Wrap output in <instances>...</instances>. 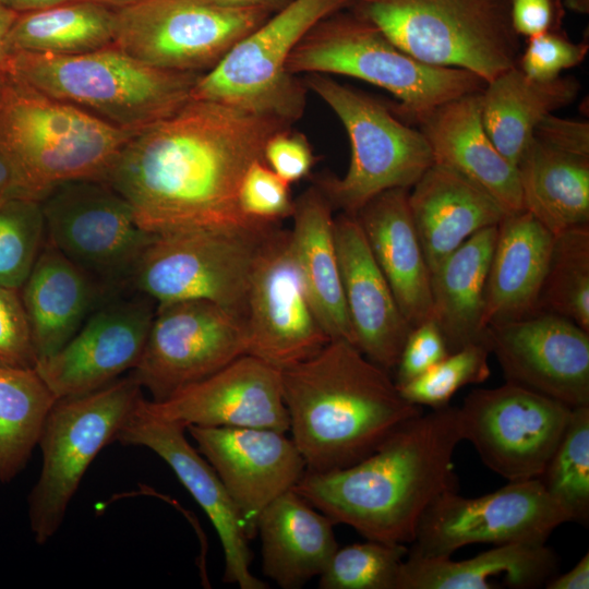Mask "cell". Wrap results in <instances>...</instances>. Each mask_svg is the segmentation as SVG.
I'll return each instance as SVG.
<instances>
[{"label": "cell", "mask_w": 589, "mask_h": 589, "mask_svg": "<svg viewBox=\"0 0 589 589\" xmlns=\"http://www.w3.org/2000/svg\"><path fill=\"white\" fill-rule=\"evenodd\" d=\"M264 163L289 184L306 177L314 164L313 148L303 133L290 128L273 134L263 152Z\"/></svg>", "instance_id": "f6af8a7d"}, {"label": "cell", "mask_w": 589, "mask_h": 589, "mask_svg": "<svg viewBox=\"0 0 589 589\" xmlns=\"http://www.w3.org/2000/svg\"><path fill=\"white\" fill-rule=\"evenodd\" d=\"M287 70L293 75L362 80L394 95L401 111L417 122L445 103L481 92L486 84L469 71L414 59L352 11H339L315 24L292 50Z\"/></svg>", "instance_id": "8992f818"}, {"label": "cell", "mask_w": 589, "mask_h": 589, "mask_svg": "<svg viewBox=\"0 0 589 589\" xmlns=\"http://www.w3.org/2000/svg\"><path fill=\"white\" fill-rule=\"evenodd\" d=\"M92 1L103 3L105 5H108V7L112 8V9H120V8H124V7L137 3V2H140L142 0H92Z\"/></svg>", "instance_id": "9f6ffc18"}, {"label": "cell", "mask_w": 589, "mask_h": 589, "mask_svg": "<svg viewBox=\"0 0 589 589\" xmlns=\"http://www.w3.org/2000/svg\"><path fill=\"white\" fill-rule=\"evenodd\" d=\"M136 132L46 95L10 72L0 95V145L40 201L64 182H104Z\"/></svg>", "instance_id": "277c9868"}, {"label": "cell", "mask_w": 589, "mask_h": 589, "mask_svg": "<svg viewBox=\"0 0 589 589\" xmlns=\"http://www.w3.org/2000/svg\"><path fill=\"white\" fill-rule=\"evenodd\" d=\"M155 309L151 298L133 290L107 296L75 335L35 369L57 398L99 389L136 365Z\"/></svg>", "instance_id": "ac0fdd59"}, {"label": "cell", "mask_w": 589, "mask_h": 589, "mask_svg": "<svg viewBox=\"0 0 589 589\" xmlns=\"http://www.w3.org/2000/svg\"><path fill=\"white\" fill-rule=\"evenodd\" d=\"M352 0H292L237 41L195 83L191 98L217 101L293 124L305 110L308 88L287 70L302 37Z\"/></svg>", "instance_id": "30bf717a"}, {"label": "cell", "mask_w": 589, "mask_h": 589, "mask_svg": "<svg viewBox=\"0 0 589 589\" xmlns=\"http://www.w3.org/2000/svg\"><path fill=\"white\" fill-rule=\"evenodd\" d=\"M333 212L329 201L314 183L294 199L290 251L329 339H342L353 345L335 244Z\"/></svg>", "instance_id": "f546056e"}, {"label": "cell", "mask_w": 589, "mask_h": 589, "mask_svg": "<svg viewBox=\"0 0 589 589\" xmlns=\"http://www.w3.org/2000/svg\"><path fill=\"white\" fill-rule=\"evenodd\" d=\"M484 341L510 382L572 408L589 406V332L538 311L486 327Z\"/></svg>", "instance_id": "d6986e66"}, {"label": "cell", "mask_w": 589, "mask_h": 589, "mask_svg": "<svg viewBox=\"0 0 589 589\" xmlns=\"http://www.w3.org/2000/svg\"><path fill=\"white\" fill-rule=\"evenodd\" d=\"M516 167L522 209L550 232L589 225V156L532 136Z\"/></svg>", "instance_id": "836d02e7"}, {"label": "cell", "mask_w": 589, "mask_h": 589, "mask_svg": "<svg viewBox=\"0 0 589 589\" xmlns=\"http://www.w3.org/2000/svg\"><path fill=\"white\" fill-rule=\"evenodd\" d=\"M334 236L353 345L381 368L395 369L412 326L373 257L356 215L335 216Z\"/></svg>", "instance_id": "603a6c76"}, {"label": "cell", "mask_w": 589, "mask_h": 589, "mask_svg": "<svg viewBox=\"0 0 589 589\" xmlns=\"http://www.w3.org/2000/svg\"><path fill=\"white\" fill-rule=\"evenodd\" d=\"M240 512L250 538L261 510L292 490L306 471L291 437L264 428H187Z\"/></svg>", "instance_id": "44dd1931"}, {"label": "cell", "mask_w": 589, "mask_h": 589, "mask_svg": "<svg viewBox=\"0 0 589 589\" xmlns=\"http://www.w3.org/2000/svg\"><path fill=\"white\" fill-rule=\"evenodd\" d=\"M589 50L587 41L574 43L561 29L528 37L517 67L531 80L551 81L577 67Z\"/></svg>", "instance_id": "7bdbcfd3"}, {"label": "cell", "mask_w": 589, "mask_h": 589, "mask_svg": "<svg viewBox=\"0 0 589 589\" xmlns=\"http://www.w3.org/2000/svg\"><path fill=\"white\" fill-rule=\"evenodd\" d=\"M243 324L247 354L279 371L312 357L330 340L292 259L289 230L280 226L256 257Z\"/></svg>", "instance_id": "e0dca14e"}, {"label": "cell", "mask_w": 589, "mask_h": 589, "mask_svg": "<svg viewBox=\"0 0 589 589\" xmlns=\"http://www.w3.org/2000/svg\"><path fill=\"white\" fill-rule=\"evenodd\" d=\"M213 4L228 9H263L275 13L292 0H206Z\"/></svg>", "instance_id": "f5cc1de1"}, {"label": "cell", "mask_w": 589, "mask_h": 589, "mask_svg": "<svg viewBox=\"0 0 589 589\" xmlns=\"http://www.w3.org/2000/svg\"><path fill=\"white\" fill-rule=\"evenodd\" d=\"M302 80L334 111L350 142L346 173L314 180L334 211L354 215L386 190L410 189L434 163L423 133L402 123L381 101L326 74Z\"/></svg>", "instance_id": "9c48e42d"}, {"label": "cell", "mask_w": 589, "mask_h": 589, "mask_svg": "<svg viewBox=\"0 0 589 589\" xmlns=\"http://www.w3.org/2000/svg\"><path fill=\"white\" fill-rule=\"evenodd\" d=\"M0 365L35 368L36 357L20 291L0 285Z\"/></svg>", "instance_id": "ee69618b"}, {"label": "cell", "mask_w": 589, "mask_h": 589, "mask_svg": "<svg viewBox=\"0 0 589 589\" xmlns=\"http://www.w3.org/2000/svg\"><path fill=\"white\" fill-rule=\"evenodd\" d=\"M115 11V46L151 67L199 74L273 14L206 0H142Z\"/></svg>", "instance_id": "4fadbf2b"}, {"label": "cell", "mask_w": 589, "mask_h": 589, "mask_svg": "<svg viewBox=\"0 0 589 589\" xmlns=\"http://www.w3.org/2000/svg\"><path fill=\"white\" fill-rule=\"evenodd\" d=\"M142 406L148 413L185 428L239 426L289 431L280 371L251 354L239 357L163 400L143 397Z\"/></svg>", "instance_id": "7402d4cb"}, {"label": "cell", "mask_w": 589, "mask_h": 589, "mask_svg": "<svg viewBox=\"0 0 589 589\" xmlns=\"http://www.w3.org/2000/svg\"><path fill=\"white\" fill-rule=\"evenodd\" d=\"M540 481L574 521L589 517V406L573 408L567 428Z\"/></svg>", "instance_id": "74e56055"}, {"label": "cell", "mask_w": 589, "mask_h": 589, "mask_svg": "<svg viewBox=\"0 0 589 589\" xmlns=\"http://www.w3.org/2000/svg\"><path fill=\"white\" fill-rule=\"evenodd\" d=\"M557 558L545 544L509 543L462 560L407 555L397 589H531L555 576Z\"/></svg>", "instance_id": "4dcf8cb0"}, {"label": "cell", "mask_w": 589, "mask_h": 589, "mask_svg": "<svg viewBox=\"0 0 589 589\" xmlns=\"http://www.w3.org/2000/svg\"><path fill=\"white\" fill-rule=\"evenodd\" d=\"M350 7L423 63L462 69L485 83L518 63L509 0H352Z\"/></svg>", "instance_id": "52a82bcc"}, {"label": "cell", "mask_w": 589, "mask_h": 589, "mask_svg": "<svg viewBox=\"0 0 589 589\" xmlns=\"http://www.w3.org/2000/svg\"><path fill=\"white\" fill-rule=\"evenodd\" d=\"M19 291L36 363L59 351L108 296L47 238Z\"/></svg>", "instance_id": "4316f807"}, {"label": "cell", "mask_w": 589, "mask_h": 589, "mask_svg": "<svg viewBox=\"0 0 589 589\" xmlns=\"http://www.w3.org/2000/svg\"><path fill=\"white\" fill-rule=\"evenodd\" d=\"M280 223L196 228L155 233L129 290L156 304L206 300L244 317L251 275L260 250Z\"/></svg>", "instance_id": "ba28073f"}, {"label": "cell", "mask_w": 589, "mask_h": 589, "mask_svg": "<svg viewBox=\"0 0 589 589\" xmlns=\"http://www.w3.org/2000/svg\"><path fill=\"white\" fill-rule=\"evenodd\" d=\"M408 205L430 273L470 237L497 226L508 214L484 190L438 163L409 189Z\"/></svg>", "instance_id": "d4e9b609"}, {"label": "cell", "mask_w": 589, "mask_h": 589, "mask_svg": "<svg viewBox=\"0 0 589 589\" xmlns=\"http://www.w3.org/2000/svg\"><path fill=\"white\" fill-rule=\"evenodd\" d=\"M510 21L519 36L558 31L565 14L562 0H509Z\"/></svg>", "instance_id": "7dc6e473"}, {"label": "cell", "mask_w": 589, "mask_h": 589, "mask_svg": "<svg viewBox=\"0 0 589 589\" xmlns=\"http://www.w3.org/2000/svg\"><path fill=\"white\" fill-rule=\"evenodd\" d=\"M532 136L555 148L589 156L588 121L560 118L552 113L539 122Z\"/></svg>", "instance_id": "c3c4849f"}, {"label": "cell", "mask_w": 589, "mask_h": 589, "mask_svg": "<svg viewBox=\"0 0 589 589\" xmlns=\"http://www.w3.org/2000/svg\"><path fill=\"white\" fill-rule=\"evenodd\" d=\"M481 92L436 107L418 121L419 130L431 147L434 163L466 177L506 213L524 211L517 167L500 153L484 129Z\"/></svg>", "instance_id": "cb8c5ba5"}, {"label": "cell", "mask_w": 589, "mask_h": 589, "mask_svg": "<svg viewBox=\"0 0 589 589\" xmlns=\"http://www.w3.org/2000/svg\"><path fill=\"white\" fill-rule=\"evenodd\" d=\"M280 382L291 440L308 471L361 460L423 412L401 396L387 370L342 339L280 370Z\"/></svg>", "instance_id": "3957f363"}, {"label": "cell", "mask_w": 589, "mask_h": 589, "mask_svg": "<svg viewBox=\"0 0 589 589\" xmlns=\"http://www.w3.org/2000/svg\"><path fill=\"white\" fill-rule=\"evenodd\" d=\"M142 392L129 372L94 392L57 399L41 430L43 465L28 497L37 543L48 542L59 530L87 468L106 445L116 442Z\"/></svg>", "instance_id": "8fae6325"}, {"label": "cell", "mask_w": 589, "mask_h": 589, "mask_svg": "<svg viewBox=\"0 0 589 589\" xmlns=\"http://www.w3.org/2000/svg\"><path fill=\"white\" fill-rule=\"evenodd\" d=\"M19 14L0 3V72H10L12 53L8 47V34Z\"/></svg>", "instance_id": "816d5d0a"}, {"label": "cell", "mask_w": 589, "mask_h": 589, "mask_svg": "<svg viewBox=\"0 0 589 589\" xmlns=\"http://www.w3.org/2000/svg\"><path fill=\"white\" fill-rule=\"evenodd\" d=\"M459 410L462 440L509 481L538 479L555 452L573 408L506 382L469 393Z\"/></svg>", "instance_id": "9a60e30c"}, {"label": "cell", "mask_w": 589, "mask_h": 589, "mask_svg": "<svg viewBox=\"0 0 589 589\" xmlns=\"http://www.w3.org/2000/svg\"><path fill=\"white\" fill-rule=\"evenodd\" d=\"M579 88L574 77L536 81L515 65L486 83L481 92L484 129L500 153L517 166L539 122L572 104Z\"/></svg>", "instance_id": "d6a6232c"}, {"label": "cell", "mask_w": 589, "mask_h": 589, "mask_svg": "<svg viewBox=\"0 0 589 589\" xmlns=\"http://www.w3.org/2000/svg\"><path fill=\"white\" fill-rule=\"evenodd\" d=\"M13 197L40 201L19 165L0 145V202Z\"/></svg>", "instance_id": "681fc988"}, {"label": "cell", "mask_w": 589, "mask_h": 589, "mask_svg": "<svg viewBox=\"0 0 589 589\" xmlns=\"http://www.w3.org/2000/svg\"><path fill=\"white\" fill-rule=\"evenodd\" d=\"M46 239L40 201L0 202V285L20 290Z\"/></svg>", "instance_id": "ab89813d"}, {"label": "cell", "mask_w": 589, "mask_h": 589, "mask_svg": "<svg viewBox=\"0 0 589 589\" xmlns=\"http://www.w3.org/2000/svg\"><path fill=\"white\" fill-rule=\"evenodd\" d=\"M46 238L110 296L130 280L155 233L144 230L127 200L103 181L76 180L40 201Z\"/></svg>", "instance_id": "7c38bea8"}, {"label": "cell", "mask_w": 589, "mask_h": 589, "mask_svg": "<svg viewBox=\"0 0 589 589\" xmlns=\"http://www.w3.org/2000/svg\"><path fill=\"white\" fill-rule=\"evenodd\" d=\"M458 407L431 409L400 424L371 454L330 471H305L293 490L333 524L369 540L410 544L426 508L457 489Z\"/></svg>", "instance_id": "7a4b0ae2"}, {"label": "cell", "mask_w": 589, "mask_h": 589, "mask_svg": "<svg viewBox=\"0 0 589 589\" xmlns=\"http://www.w3.org/2000/svg\"><path fill=\"white\" fill-rule=\"evenodd\" d=\"M553 242L554 235L526 211L501 220L485 284V327L540 311Z\"/></svg>", "instance_id": "83f0119b"}, {"label": "cell", "mask_w": 589, "mask_h": 589, "mask_svg": "<svg viewBox=\"0 0 589 589\" xmlns=\"http://www.w3.org/2000/svg\"><path fill=\"white\" fill-rule=\"evenodd\" d=\"M568 521H574L570 512L549 494L539 478L509 481L478 497L450 490L426 508L407 555L450 557L476 543L545 544L551 533Z\"/></svg>", "instance_id": "5bb4252c"}, {"label": "cell", "mask_w": 589, "mask_h": 589, "mask_svg": "<svg viewBox=\"0 0 589 589\" xmlns=\"http://www.w3.org/2000/svg\"><path fill=\"white\" fill-rule=\"evenodd\" d=\"M404 544L375 540L337 548L318 576L321 589H397Z\"/></svg>", "instance_id": "f35d334b"}, {"label": "cell", "mask_w": 589, "mask_h": 589, "mask_svg": "<svg viewBox=\"0 0 589 589\" xmlns=\"http://www.w3.org/2000/svg\"><path fill=\"white\" fill-rule=\"evenodd\" d=\"M448 353L445 338L433 318L412 327L395 368L396 384L421 375Z\"/></svg>", "instance_id": "bcb514c9"}, {"label": "cell", "mask_w": 589, "mask_h": 589, "mask_svg": "<svg viewBox=\"0 0 589 589\" xmlns=\"http://www.w3.org/2000/svg\"><path fill=\"white\" fill-rule=\"evenodd\" d=\"M68 1L73 0H0V3L9 10L21 14L47 9Z\"/></svg>", "instance_id": "db71d44e"}, {"label": "cell", "mask_w": 589, "mask_h": 589, "mask_svg": "<svg viewBox=\"0 0 589 589\" xmlns=\"http://www.w3.org/2000/svg\"><path fill=\"white\" fill-rule=\"evenodd\" d=\"M8 74H9V72H0V95H1V92L3 89V86H4Z\"/></svg>", "instance_id": "6f0895ef"}, {"label": "cell", "mask_w": 589, "mask_h": 589, "mask_svg": "<svg viewBox=\"0 0 589 589\" xmlns=\"http://www.w3.org/2000/svg\"><path fill=\"white\" fill-rule=\"evenodd\" d=\"M333 521L293 489L259 514L263 573L284 589H297L318 577L338 544Z\"/></svg>", "instance_id": "f1b7e54d"}, {"label": "cell", "mask_w": 589, "mask_h": 589, "mask_svg": "<svg viewBox=\"0 0 589 589\" xmlns=\"http://www.w3.org/2000/svg\"><path fill=\"white\" fill-rule=\"evenodd\" d=\"M238 202L241 213L255 221L281 223L291 217L294 208L290 184L264 160H256L248 168L240 183Z\"/></svg>", "instance_id": "b9f144b4"}, {"label": "cell", "mask_w": 589, "mask_h": 589, "mask_svg": "<svg viewBox=\"0 0 589 589\" xmlns=\"http://www.w3.org/2000/svg\"><path fill=\"white\" fill-rule=\"evenodd\" d=\"M563 4L576 13L587 14L589 12V0H564Z\"/></svg>", "instance_id": "11a10c76"}, {"label": "cell", "mask_w": 589, "mask_h": 589, "mask_svg": "<svg viewBox=\"0 0 589 589\" xmlns=\"http://www.w3.org/2000/svg\"><path fill=\"white\" fill-rule=\"evenodd\" d=\"M142 399L120 429L116 442L143 446L157 454L205 512L215 528L225 557L224 581L240 589H265L266 582L250 570L251 539L244 520L217 473L185 437L187 428L157 418L142 406Z\"/></svg>", "instance_id": "ffe728a7"}, {"label": "cell", "mask_w": 589, "mask_h": 589, "mask_svg": "<svg viewBox=\"0 0 589 589\" xmlns=\"http://www.w3.org/2000/svg\"><path fill=\"white\" fill-rule=\"evenodd\" d=\"M292 124L265 115L190 98L137 131L104 182L122 195L152 233L257 223L240 211L248 168L263 159L267 140Z\"/></svg>", "instance_id": "6da1fadb"}, {"label": "cell", "mask_w": 589, "mask_h": 589, "mask_svg": "<svg viewBox=\"0 0 589 589\" xmlns=\"http://www.w3.org/2000/svg\"><path fill=\"white\" fill-rule=\"evenodd\" d=\"M539 310L562 315L589 332V225L554 236Z\"/></svg>", "instance_id": "8d00e7d4"}, {"label": "cell", "mask_w": 589, "mask_h": 589, "mask_svg": "<svg viewBox=\"0 0 589 589\" xmlns=\"http://www.w3.org/2000/svg\"><path fill=\"white\" fill-rule=\"evenodd\" d=\"M497 226L484 228L431 272L433 320L448 351L484 341V291Z\"/></svg>", "instance_id": "1f68e13d"}, {"label": "cell", "mask_w": 589, "mask_h": 589, "mask_svg": "<svg viewBox=\"0 0 589 589\" xmlns=\"http://www.w3.org/2000/svg\"><path fill=\"white\" fill-rule=\"evenodd\" d=\"M57 399L35 368L0 365V482L24 469Z\"/></svg>", "instance_id": "d590c367"}, {"label": "cell", "mask_w": 589, "mask_h": 589, "mask_svg": "<svg viewBox=\"0 0 589 589\" xmlns=\"http://www.w3.org/2000/svg\"><path fill=\"white\" fill-rule=\"evenodd\" d=\"M247 352L243 321L225 308L206 300L159 303L130 373L159 401Z\"/></svg>", "instance_id": "2e32d148"}, {"label": "cell", "mask_w": 589, "mask_h": 589, "mask_svg": "<svg viewBox=\"0 0 589 589\" xmlns=\"http://www.w3.org/2000/svg\"><path fill=\"white\" fill-rule=\"evenodd\" d=\"M490 353L485 341L466 345L397 387L401 396L416 406L430 409L446 407L460 388L490 377Z\"/></svg>", "instance_id": "60d3db41"}, {"label": "cell", "mask_w": 589, "mask_h": 589, "mask_svg": "<svg viewBox=\"0 0 589 589\" xmlns=\"http://www.w3.org/2000/svg\"><path fill=\"white\" fill-rule=\"evenodd\" d=\"M10 73L120 129L140 131L182 107L202 74L160 70L115 45L52 56L15 52Z\"/></svg>", "instance_id": "5b68a950"}, {"label": "cell", "mask_w": 589, "mask_h": 589, "mask_svg": "<svg viewBox=\"0 0 589 589\" xmlns=\"http://www.w3.org/2000/svg\"><path fill=\"white\" fill-rule=\"evenodd\" d=\"M409 189L386 190L354 215L399 309L414 327L433 318L431 273L409 205Z\"/></svg>", "instance_id": "484cf974"}, {"label": "cell", "mask_w": 589, "mask_h": 589, "mask_svg": "<svg viewBox=\"0 0 589 589\" xmlns=\"http://www.w3.org/2000/svg\"><path fill=\"white\" fill-rule=\"evenodd\" d=\"M548 589H588L589 588V554L565 574L552 577L545 585Z\"/></svg>", "instance_id": "f907efd6"}, {"label": "cell", "mask_w": 589, "mask_h": 589, "mask_svg": "<svg viewBox=\"0 0 589 589\" xmlns=\"http://www.w3.org/2000/svg\"><path fill=\"white\" fill-rule=\"evenodd\" d=\"M115 28V9L92 0H73L19 14L7 40L12 56H73L113 45Z\"/></svg>", "instance_id": "e575fe53"}]
</instances>
